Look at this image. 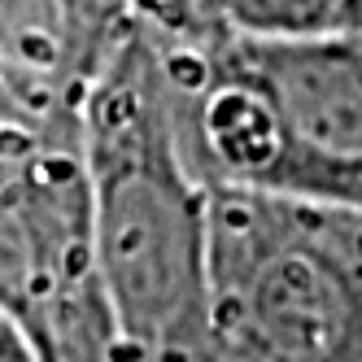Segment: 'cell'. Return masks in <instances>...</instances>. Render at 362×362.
Masks as SVG:
<instances>
[{"label":"cell","instance_id":"obj_4","mask_svg":"<svg viewBox=\"0 0 362 362\" xmlns=\"http://www.w3.org/2000/svg\"><path fill=\"white\" fill-rule=\"evenodd\" d=\"M236 35V31H231ZM262 105L271 192L362 205V48L354 35H236Z\"/></svg>","mask_w":362,"mask_h":362},{"label":"cell","instance_id":"obj_2","mask_svg":"<svg viewBox=\"0 0 362 362\" xmlns=\"http://www.w3.org/2000/svg\"><path fill=\"white\" fill-rule=\"evenodd\" d=\"M214 358L362 362V205L210 192Z\"/></svg>","mask_w":362,"mask_h":362},{"label":"cell","instance_id":"obj_6","mask_svg":"<svg viewBox=\"0 0 362 362\" xmlns=\"http://www.w3.org/2000/svg\"><path fill=\"white\" fill-rule=\"evenodd\" d=\"M192 9L236 35H336L349 27L358 0H192Z\"/></svg>","mask_w":362,"mask_h":362},{"label":"cell","instance_id":"obj_5","mask_svg":"<svg viewBox=\"0 0 362 362\" xmlns=\"http://www.w3.org/2000/svg\"><path fill=\"white\" fill-rule=\"evenodd\" d=\"M140 22V0H0V132L83 136L88 96Z\"/></svg>","mask_w":362,"mask_h":362},{"label":"cell","instance_id":"obj_7","mask_svg":"<svg viewBox=\"0 0 362 362\" xmlns=\"http://www.w3.org/2000/svg\"><path fill=\"white\" fill-rule=\"evenodd\" d=\"M0 362H40L35 345L27 341V332H22L5 310H0Z\"/></svg>","mask_w":362,"mask_h":362},{"label":"cell","instance_id":"obj_3","mask_svg":"<svg viewBox=\"0 0 362 362\" xmlns=\"http://www.w3.org/2000/svg\"><path fill=\"white\" fill-rule=\"evenodd\" d=\"M0 310L40 362H136L100 288L83 136L0 132Z\"/></svg>","mask_w":362,"mask_h":362},{"label":"cell","instance_id":"obj_1","mask_svg":"<svg viewBox=\"0 0 362 362\" xmlns=\"http://www.w3.org/2000/svg\"><path fill=\"white\" fill-rule=\"evenodd\" d=\"M83 158L122 345L136 362H214L210 192L175 144L144 22L88 96Z\"/></svg>","mask_w":362,"mask_h":362},{"label":"cell","instance_id":"obj_8","mask_svg":"<svg viewBox=\"0 0 362 362\" xmlns=\"http://www.w3.org/2000/svg\"><path fill=\"white\" fill-rule=\"evenodd\" d=\"M345 35H354V40H358V48H362V9L354 13V22H349V27H345Z\"/></svg>","mask_w":362,"mask_h":362},{"label":"cell","instance_id":"obj_9","mask_svg":"<svg viewBox=\"0 0 362 362\" xmlns=\"http://www.w3.org/2000/svg\"><path fill=\"white\" fill-rule=\"evenodd\" d=\"M358 9H362V0H358ZM358 9H354V13H358ZM349 22H354V18H349Z\"/></svg>","mask_w":362,"mask_h":362}]
</instances>
